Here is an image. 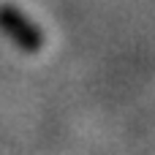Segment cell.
Listing matches in <instances>:
<instances>
[{
    "mask_svg": "<svg viewBox=\"0 0 155 155\" xmlns=\"http://www.w3.org/2000/svg\"><path fill=\"white\" fill-rule=\"evenodd\" d=\"M0 33L8 35L25 52H38L44 46L41 27L27 14H22L16 5H11V3H0Z\"/></svg>",
    "mask_w": 155,
    "mask_h": 155,
    "instance_id": "obj_1",
    "label": "cell"
}]
</instances>
